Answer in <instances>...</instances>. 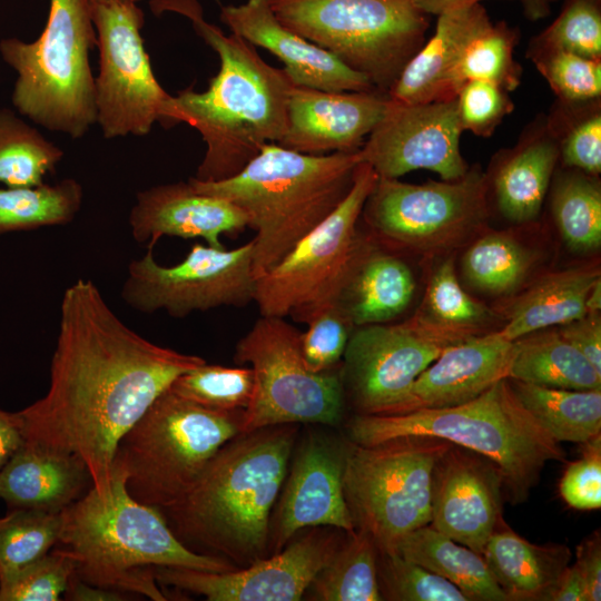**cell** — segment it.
<instances>
[{
    "label": "cell",
    "mask_w": 601,
    "mask_h": 601,
    "mask_svg": "<svg viewBox=\"0 0 601 601\" xmlns=\"http://www.w3.org/2000/svg\"><path fill=\"white\" fill-rule=\"evenodd\" d=\"M204 363L137 334L92 280L78 278L61 298L49 388L18 411L24 441L79 457L106 499L121 437L179 375Z\"/></svg>",
    "instance_id": "1"
},
{
    "label": "cell",
    "mask_w": 601,
    "mask_h": 601,
    "mask_svg": "<svg viewBox=\"0 0 601 601\" xmlns=\"http://www.w3.org/2000/svg\"><path fill=\"white\" fill-rule=\"evenodd\" d=\"M152 7L187 17L220 62L207 90L189 88L170 95L159 122L166 128L184 122L201 135L206 152L194 178H230L265 144H277L284 136L287 102L295 85L284 68L267 63L247 40L233 32L227 36L207 22L197 0H154Z\"/></svg>",
    "instance_id": "2"
},
{
    "label": "cell",
    "mask_w": 601,
    "mask_h": 601,
    "mask_svg": "<svg viewBox=\"0 0 601 601\" xmlns=\"http://www.w3.org/2000/svg\"><path fill=\"white\" fill-rule=\"evenodd\" d=\"M296 432L293 424H280L226 442L191 489L165 509L174 533L239 568L266 558L270 511L287 475Z\"/></svg>",
    "instance_id": "3"
},
{
    "label": "cell",
    "mask_w": 601,
    "mask_h": 601,
    "mask_svg": "<svg viewBox=\"0 0 601 601\" xmlns=\"http://www.w3.org/2000/svg\"><path fill=\"white\" fill-rule=\"evenodd\" d=\"M127 475L115 460L111 491L106 499L91 489L61 512L56 550L73 562L75 577L97 587L165 601L157 568L226 572L229 561L187 546L160 510L130 496Z\"/></svg>",
    "instance_id": "4"
},
{
    "label": "cell",
    "mask_w": 601,
    "mask_h": 601,
    "mask_svg": "<svg viewBox=\"0 0 601 601\" xmlns=\"http://www.w3.org/2000/svg\"><path fill=\"white\" fill-rule=\"evenodd\" d=\"M359 150L307 155L265 144L238 174L219 181L190 184L221 197L248 217L255 278L275 267L346 197L359 165Z\"/></svg>",
    "instance_id": "5"
},
{
    "label": "cell",
    "mask_w": 601,
    "mask_h": 601,
    "mask_svg": "<svg viewBox=\"0 0 601 601\" xmlns=\"http://www.w3.org/2000/svg\"><path fill=\"white\" fill-rule=\"evenodd\" d=\"M349 440L373 445L411 435L434 436L487 457L497 467L504 493L512 503L525 501L549 461L565 452L522 405L509 378L477 397L449 407L394 415H354Z\"/></svg>",
    "instance_id": "6"
},
{
    "label": "cell",
    "mask_w": 601,
    "mask_h": 601,
    "mask_svg": "<svg viewBox=\"0 0 601 601\" xmlns=\"http://www.w3.org/2000/svg\"><path fill=\"white\" fill-rule=\"evenodd\" d=\"M97 46L89 0H50L39 38L0 41V55L18 75L14 108L33 122L73 139L97 122L89 51Z\"/></svg>",
    "instance_id": "7"
},
{
    "label": "cell",
    "mask_w": 601,
    "mask_h": 601,
    "mask_svg": "<svg viewBox=\"0 0 601 601\" xmlns=\"http://www.w3.org/2000/svg\"><path fill=\"white\" fill-rule=\"evenodd\" d=\"M243 415L208 410L166 390L118 444L115 460L130 496L159 510L174 505L215 453L242 433Z\"/></svg>",
    "instance_id": "8"
},
{
    "label": "cell",
    "mask_w": 601,
    "mask_h": 601,
    "mask_svg": "<svg viewBox=\"0 0 601 601\" xmlns=\"http://www.w3.org/2000/svg\"><path fill=\"white\" fill-rule=\"evenodd\" d=\"M277 19L387 93L424 45L428 21L413 0H269Z\"/></svg>",
    "instance_id": "9"
},
{
    "label": "cell",
    "mask_w": 601,
    "mask_h": 601,
    "mask_svg": "<svg viewBox=\"0 0 601 601\" xmlns=\"http://www.w3.org/2000/svg\"><path fill=\"white\" fill-rule=\"evenodd\" d=\"M450 444L411 435L346 446L345 501L355 530L366 533L377 552H393L404 535L430 524L432 470Z\"/></svg>",
    "instance_id": "10"
},
{
    "label": "cell",
    "mask_w": 601,
    "mask_h": 601,
    "mask_svg": "<svg viewBox=\"0 0 601 601\" xmlns=\"http://www.w3.org/2000/svg\"><path fill=\"white\" fill-rule=\"evenodd\" d=\"M378 176L366 162L356 168L342 203L272 269L256 278L254 302L263 316L306 323L335 304L364 234L357 228Z\"/></svg>",
    "instance_id": "11"
},
{
    "label": "cell",
    "mask_w": 601,
    "mask_h": 601,
    "mask_svg": "<svg viewBox=\"0 0 601 601\" xmlns=\"http://www.w3.org/2000/svg\"><path fill=\"white\" fill-rule=\"evenodd\" d=\"M302 333L284 317L263 316L237 342L234 359L250 364L254 388L242 433L295 423L336 425L343 415L341 367L311 372L300 351Z\"/></svg>",
    "instance_id": "12"
},
{
    "label": "cell",
    "mask_w": 601,
    "mask_h": 601,
    "mask_svg": "<svg viewBox=\"0 0 601 601\" xmlns=\"http://www.w3.org/2000/svg\"><path fill=\"white\" fill-rule=\"evenodd\" d=\"M489 181L479 169L455 180L406 184L378 177L361 217L387 244L433 256L447 254L484 233Z\"/></svg>",
    "instance_id": "13"
},
{
    "label": "cell",
    "mask_w": 601,
    "mask_h": 601,
    "mask_svg": "<svg viewBox=\"0 0 601 601\" xmlns=\"http://www.w3.org/2000/svg\"><path fill=\"white\" fill-rule=\"evenodd\" d=\"M483 333L440 322L424 311L396 324L355 327L341 366L344 393L356 414H394L415 380L446 348Z\"/></svg>",
    "instance_id": "14"
},
{
    "label": "cell",
    "mask_w": 601,
    "mask_h": 601,
    "mask_svg": "<svg viewBox=\"0 0 601 601\" xmlns=\"http://www.w3.org/2000/svg\"><path fill=\"white\" fill-rule=\"evenodd\" d=\"M89 4L99 50L97 122L108 139L147 135L170 95L157 81L144 47V12L129 0Z\"/></svg>",
    "instance_id": "15"
},
{
    "label": "cell",
    "mask_w": 601,
    "mask_h": 601,
    "mask_svg": "<svg viewBox=\"0 0 601 601\" xmlns=\"http://www.w3.org/2000/svg\"><path fill=\"white\" fill-rule=\"evenodd\" d=\"M253 239L235 248L194 244L174 266L156 262L152 249L128 265L121 297L134 309L165 311L183 318L220 306L244 307L254 300Z\"/></svg>",
    "instance_id": "16"
},
{
    "label": "cell",
    "mask_w": 601,
    "mask_h": 601,
    "mask_svg": "<svg viewBox=\"0 0 601 601\" xmlns=\"http://www.w3.org/2000/svg\"><path fill=\"white\" fill-rule=\"evenodd\" d=\"M462 131L456 98L412 105L388 100L359 158L378 177L398 178L427 169L443 180H455L469 170L460 151Z\"/></svg>",
    "instance_id": "17"
},
{
    "label": "cell",
    "mask_w": 601,
    "mask_h": 601,
    "mask_svg": "<svg viewBox=\"0 0 601 601\" xmlns=\"http://www.w3.org/2000/svg\"><path fill=\"white\" fill-rule=\"evenodd\" d=\"M341 539L313 531L270 558L226 572L157 568L158 584L196 593L208 601H297L329 561Z\"/></svg>",
    "instance_id": "18"
},
{
    "label": "cell",
    "mask_w": 601,
    "mask_h": 601,
    "mask_svg": "<svg viewBox=\"0 0 601 601\" xmlns=\"http://www.w3.org/2000/svg\"><path fill=\"white\" fill-rule=\"evenodd\" d=\"M503 493L493 462L451 443L432 470L430 525L482 554L502 516Z\"/></svg>",
    "instance_id": "19"
},
{
    "label": "cell",
    "mask_w": 601,
    "mask_h": 601,
    "mask_svg": "<svg viewBox=\"0 0 601 601\" xmlns=\"http://www.w3.org/2000/svg\"><path fill=\"white\" fill-rule=\"evenodd\" d=\"M388 96L380 90L327 91L294 86L287 126L277 145L307 155L359 150L384 116Z\"/></svg>",
    "instance_id": "20"
},
{
    "label": "cell",
    "mask_w": 601,
    "mask_h": 601,
    "mask_svg": "<svg viewBox=\"0 0 601 601\" xmlns=\"http://www.w3.org/2000/svg\"><path fill=\"white\" fill-rule=\"evenodd\" d=\"M346 446L308 437L293 462L270 534L274 553L305 528L333 526L355 531L343 489Z\"/></svg>",
    "instance_id": "21"
},
{
    "label": "cell",
    "mask_w": 601,
    "mask_h": 601,
    "mask_svg": "<svg viewBox=\"0 0 601 601\" xmlns=\"http://www.w3.org/2000/svg\"><path fill=\"white\" fill-rule=\"evenodd\" d=\"M129 225L134 239L149 249L162 236L203 238L208 246L225 248L221 236L242 233L248 217L231 201L198 191L188 180L137 193Z\"/></svg>",
    "instance_id": "22"
},
{
    "label": "cell",
    "mask_w": 601,
    "mask_h": 601,
    "mask_svg": "<svg viewBox=\"0 0 601 601\" xmlns=\"http://www.w3.org/2000/svg\"><path fill=\"white\" fill-rule=\"evenodd\" d=\"M220 20L233 33L276 56L295 86L327 91L376 89L366 76L283 24L269 0H247L238 6H225Z\"/></svg>",
    "instance_id": "23"
},
{
    "label": "cell",
    "mask_w": 601,
    "mask_h": 601,
    "mask_svg": "<svg viewBox=\"0 0 601 601\" xmlns=\"http://www.w3.org/2000/svg\"><path fill=\"white\" fill-rule=\"evenodd\" d=\"M514 341L499 331L483 333L446 348L412 385L394 414L469 402L509 378ZM391 414V415H394Z\"/></svg>",
    "instance_id": "24"
},
{
    "label": "cell",
    "mask_w": 601,
    "mask_h": 601,
    "mask_svg": "<svg viewBox=\"0 0 601 601\" xmlns=\"http://www.w3.org/2000/svg\"><path fill=\"white\" fill-rule=\"evenodd\" d=\"M434 35L406 63L387 91L391 101L425 104L455 98V73L467 45L492 24L480 4L437 16Z\"/></svg>",
    "instance_id": "25"
},
{
    "label": "cell",
    "mask_w": 601,
    "mask_h": 601,
    "mask_svg": "<svg viewBox=\"0 0 601 601\" xmlns=\"http://www.w3.org/2000/svg\"><path fill=\"white\" fill-rule=\"evenodd\" d=\"M91 486L79 457L26 441L0 470V500L10 510L59 513Z\"/></svg>",
    "instance_id": "26"
},
{
    "label": "cell",
    "mask_w": 601,
    "mask_h": 601,
    "mask_svg": "<svg viewBox=\"0 0 601 601\" xmlns=\"http://www.w3.org/2000/svg\"><path fill=\"white\" fill-rule=\"evenodd\" d=\"M414 293L410 266L364 234L335 304L354 327L383 324L402 315Z\"/></svg>",
    "instance_id": "27"
},
{
    "label": "cell",
    "mask_w": 601,
    "mask_h": 601,
    "mask_svg": "<svg viewBox=\"0 0 601 601\" xmlns=\"http://www.w3.org/2000/svg\"><path fill=\"white\" fill-rule=\"evenodd\" d=\"M482 555L509 601H551L571 560L566 545L531 543L514 532L502 516Z\"/></svg>",
    "instance_id": "28"
},
{
    "label": "cell",
    "mask_w": 601,
    "mask_h": 601,
    "mask_svg": "<svg viewBox=\"0 0 601 601\" xmlns=\"http://www.w3.org/2000/svg\"><path fill=\"white\" fill-rule=\"evenodd\" d=\"M601 278L599 266L584 265L539 278L513 303L502 336L515 341L530 333L561 326L587 314L588 295Z\"/></svg>",
    "instance_id": "29"
},
{
    "label": "cell",
    "mask_w": 601,
    "mask_h": 601,
    "mask_svg": "<svg viewBox=\"0 0 601 601\" xmlns=\"http://www.w3.org/2000/svg\"><path fill=\"white\" fill-rule=\"evenodd\" d=\"M456 585L469 601H509L482 554L430 524L404 535L394 551Z\"/></svg>",
    "instance_id": "30"
},
{
    "label": "cell",
    "mask_w": 601,
    "mask_h": 601,
    "mask_svg": "<svg viewBox=\"0 0 601 601\" xmlns=\"http://www.w3.org/2000/svg\"><path fill=\"white\" fill-rule=\"evenodd\" d=\"M509 378L564 390H601V373L558 329L514 341Z\"/></svg>",
    "instance_id": "31"
},
{
    "label": "cell",
    "mask_w": 601,
    "mask_h": 601,
    "mask_svg": "<svg viewBox=\"0 0 601 601\" xmlns=\"http://www.w3.org/2000/svg\"><path fill=\"white\" fill-rule=\"evenodd\" d=\"M559 158L550 138H535L510 155L494 176L496 203L511 221L533 220L540 213Z\"/></svg>",
    "instance_id": "32"
},
{
    "label": "cell",
    "mask_w": 601,
    "mask_h": 601,
    "mask_svg": "<svg viewBox=\"0 0 601 601\" xmlns=\"http://www.w3.org/2000/svg\"><path fill=\"white\" fill-rule=\"evenodd\" d=\"M529 413L559 443H583L601 434V390H564L510 380Z\"/></svg>",
    "instance_id": "33"
},
{
    "label": "cell",
    "mask_w": 601,
    "mask_h": 601,
    "mask_svg": "<svg viewBox=\"0 0 601 601\" xmlns=\"http://www.w3.org/2000/svg\"><path fill=\"white\" fill-rule=\"evenodd\" d=\"M317 573L306 593L318 601H381L376 559L377 550L372 539L355 530Z\"/></svg>",
    "instance_id": "34"
},
{
    "label": "cell",
    "mask_w": 601,
    "mask_h": 601,
    "mask_svg": "<svg viewBox=\"0 0 601 601\" xmlns=\"http://www.w3.org/2000/svg\"><path fill=\"white\" fill-rule=\"evenodd\" d=\"M83 199L82 186L72 178L53 185L0 187V236L71 223Z\"/></svg>",
    "instance_id": "35"
},
{
    "label": "cell",
    "mask_w": 601,
    "mask_h": 601,
    "mask_svg": "<svg viewBox=\"0 0 601 601\" xmlns=\"http://www.w3.org/2000/svg\"><path fill=\"white\" fill-rule=\"evenodd\" d=\"M535 262L534 253L509 231L483 233L462 259V270L473 287L493 295L518 289Z\"/></svg>",
    "instance_id": "36"
},
{
    "label": "cell",
    "mask_w": 601,
    "mask_h": 601,
    "mask_svg": "<svg viewBox=\"0 0 601 601\" xmlns=\"http://www.w3.org/2000/svg\"><path fill=\"white\" fill-rule=\"evenodd\" d=\"M63 151L8 108L0 109V184L32 187L43 184Z\"/></svg>",
    "instance_id": "37"
},
{
    "label": "cell",
    "mask_w": 601,
    "mask_h": 601,
    "mask_svg": "<svg viewBox=\"0 0 601 601\" xmlns=\"http://www.w3.org/2000/svg\"><path fill=\"white\" fill-rule=\"evenodd\" d=\"M552 211L566 245L575 252L597 250L601 245V191L587 176L568 175L554 188Z\"/></svg>",
    "instance_id": "38"
},
{
    "label": "cell",
    "mask_w": 601,
    "mask_h": 601,
    "mask_svg": "<svg viewBox=\"0 0 601 601\" xmlns=\"http://www.w3.org/2000/svg\"><path fill=\"white\" fill-rule=\"evenodd\" d=\"M250 367H226L204 363L179 375L169 390L205 408L218 412L245 411L252 400Z\"/></svg>",
    "instance_id": "39"
},
{
    "label": "cell",
    "mask_w": 601,
    "mask_h": 601,
    "mask_svg": "<svg viewBox=\"0 0 601 601\" xmlns=\"http://www.w3.org/2000/svg\"><path fill=\"white\" fill-rule=\"evenodd\" d=\"M61 512L13 509L0 516V574L50 552L61 528Z\"/></svg>",
    "instance_id": "40"
},
{
    "label": "cell",
    "mask_w": 601,
    "mask_h": 601,
    "mask_svg": "<svg viewBox=\"0 0 601 601\" xmlns=\"http://www.w3.org/2000/svg\"><path fill=\"white\" fill-rule=\"evenodd\" d=\"M516 31L506 23L491 24L465 48L455 73L457 92L470 80L495 83L506 91L520 82V67L513 59Z\"/></svg>",
    "instance_id": "41"
},
{
    "label": "cell",
    "mask_w": 601,
    "mask_h": 601,
    "mask_svg": "<svg viewBox=\"0 0 601 601\" xmlns=\"http://www.w3.org/2000/svg\"><path fill=\"white\" fill-rule=\"evenodd\" d=\"M376 572L382 600L469 601L456 585L395 552H377Z\"/></svg>",
    "instance_id": "42"
},
{
    "label": "cell",
    "mask_w": 601,
    "mask_h": 601,
    "mask_svg": "<svg viewBox=\"0 0 601 601\" xmlns=\"http://www.w3.org/2000/svg\"><path fill=\"white\" fill-rule=\"evenodd\" d=\"M75 572L71 559L51 550L36 561L0 574V601H57Z\"/></svg>",
    "instance_id": "43"
},
{
    "label": "cell",
    "mask_w": 601,
    "mask_h": 601,
    "mask_svg": "<svg viewBox=\"0 0 601 601\" xmlns=\"http://www.w3.org/2000/svg\"><path fill=\"white\" fill-rule=\"evenodd\" d=\"M541 48L589 59L601 57V11L598 0H568L559 17L539 36Z\"/></svg>",
    "instance_id": "44"
},
{
    "label": "cell",
    "mask_w": 601,
    "mask_h": 601,
    "mask_svg": "<svg viewBox=\"0 0 601 601\" xmlns=\"http://www.w3.org/2000/svg\"><path fill=\"white\" fill-rule=\"evenodd\" d=\"M533 60L550 87L563 100L580 102L600 96V59L543 48Z\"/></svg>",
    "instance_id": "45"
},
{
    "label": "cell",
    "mask_w": 601,
    "mask_h": 601,
    "mask_svg": "<svg viewBox=\"0 0 601 601\" xmlns=\"http://www.w3.org/2000/svg\"><path fill=\"white\" fill-rule=\"evenodd\" d=\"M300 335V351L306 367L313 373L338 368L355 328L336 304L313 314Z\"/></svg>",
    "instance_id": "46"
},
{
    "label": "cell",
    "mask_w": 601,
    "mask_h": 601,
    "mask_svg": "<svg viewBox=\"0 0 601 601\" xmlns=\"http://www.w3.org/2000/svg\"><path fill=\"white\" fill-rule=\"evenodd\" d=\"M427 307L435 319L460 326L481 327L494 316L489 307L462 288L452 258L445 259L431 277Z\"/></svg>",
    "instance_id": "47"
},
{
    "label": "cell",
    "mask_w": 601,
    "mask_h": 601,
    "mask_svg": "<svg viewBox=\"0 0 601 601\" xmlns=\"http://www.w3.org/2000/svg\"><path fill=\"white\" fill-rule=\"evenodd\" d=\"M455 98L462 130L482 137L491 136L513 108L505 89L483 80L465 82Z\"/></svg>",
    "instance_id": "48"
},
{
    "label": "cell",
    "mask_w": 601,
    "mask_h": 601,
    "mask_svg": "<svg viewBox=\"0 0 601 601\" xmlns=\"http://www.w3.org/2000/svg\"><path fill=\"white\" fill-rule=\"evenodd\" d=\"M581 457L571 462L560 481V494L577 510L601 506V434L583 442Z\"/></svg>",
    "instance_id": "49"
},
{
    "label": "cell",
    "mask_w": 601,
    "mask_h": 601,
    "mask_svg": "<svg viewBox=\"0 0 601 601\" xmlns=\"http://www.w3.org/2000/svg\"><path fill=\"white\" fill-rule=\"evenodd\" d=\"M566 166L590 175L601 171V116L595 112L572 127L562 144Z\"/></svg>",
    "instance_id": "50"
},
{
    "label": "cell",
    "mask_w": 601,
    "mask_h": 601,
    "mask_svg": "<svg viewBox=\"0 0 601 601\" xmlns=\"http://www.w3.org/2000/svg\"><path fill=\"white\" fill-rule=\"evenodd\" d=\"M558 332L601 373V318L599 313H589L579 319L561 325Z\"/></svg>",
    "instance_id": "51"
},
{
    "label": "cell",
    "mask_w": 601,
    "mask_h": 601,
    "mask_svg": "<svg viewBox=\"0 0 601 601\" xmlns=\"http://www.w3.org/2000/svg\"><path fill=\"white\" fill-rule=\"evenodd\" d=\"M587 590L588 601L601 600V540L599 531L577 546V561Z\"/></svg>",
    "instance_id": "52"
},
{
    "label": "cell",
    "mask_w": 601,
    "mask_h": 601,
    "mask_svg": "<svg viewBox=\"0 0 601 601\" xmlns=\"http://www.w3.org/2000/svg\"><path fill=\"white\" fill-rule=\"evenodd\" d=\"M23 443L18 412H8L0 407V470Z\"/></svg>",
    "instance_id": "53"
},
{
    "label": "cell",
    "mask_w": 601,
    "mask_h": 601,
    "mask_svg": "<svg viewBox=\"0 0 601 601\" xmlns=\"http://www.w3.org/2000/svg\"><path fill=\"white\" fill-rule=\"evenodd\" d=\"M63 595L67 600L73 601H122L129 599L127 593L89 584L75 574L71 577Z\"/></svg>",
    "instance_id": "54"
},
{
    "label": "cell",
    "mask_w": 601,
    "mask_h": 601,
    "mask_svg": "<svg viewBox=\"0 0 601 601\" xmlns=\"http://www.w3.org/2000/svg\"><path fill=\"white\" fill-rule=\"evenodd\" d=\"M551 601H588L584 581L574 564L562 573Z\"/></svg>",
    "instance_id": "55"
},
{
    "label": "cell",
    "mask_w": 601,
    "mask_h": 601,
    "mask_svg": "<svg viewBox=\"0 0 601 601\" xmlns=\"http://www.w3.org/2000/svg\"><path fill=\"white\" fill-rule=\"evenodd\" d=\"M482 0H413L425 14H441L445 11L480 3Z\"/></svg>",
    "instance_id": "56"
},
{
    "label": "cell",
    "mask_w": 601,
    "mask_h": 601,
    "mask_svg": "<svg viewBox=\"0 0 601 601\" xmlns=\"http://www.w3.org/2000/svg\"><path fill=\"white\" fill-rule=\"evenodd\" d=\"M524 14L530 20L545 18L550 13V0H521Z\"/></svg>",
    "instance_id": "57"
},
{
    "label": "cell",
    "mask_w": 601,
    "mask_h": 601,
    "mask_svg": "<svg viewBox=\"0 0 601 601\" xmlns=\"http://www.w3.org/2000/svg\"><path fill=\"white\" fill-rule=\"evenodd\" d=\"M587 314L599 313L601 308V278L592 286L587 299Z\"/></svg>",
    "instance_id": "58"
},
{
    "label": "cell",
    "mask_w": 601,
    "mask_h": 601,
    "mask_svg": "<svg viewBox=\"0 0 601 601\" xmlns=\"http://www.w3.org/2000/svg\"><path fill=\"white\" fill-rule=\"evenodd\" d=\"M129 1L138 2V1H140V0H129Z\"/></svg>",
    "instance_id": "59"
},
{
    "label": "cell",
    "mask_w": 601,
    "mask_h": 601,
    "mask_svg": "<svg viewBox=\"0 0 601 601\" xmlns=\"http://www.w3.org/2000/svg\"><path fill=\"white\" fill-rule=\"evenodd\" d=\"M551 1H554V0H550V2H551Z\"/></svg>",
    "instance_id": "60"
}]
</instances>
